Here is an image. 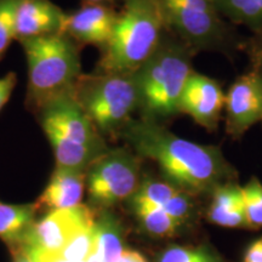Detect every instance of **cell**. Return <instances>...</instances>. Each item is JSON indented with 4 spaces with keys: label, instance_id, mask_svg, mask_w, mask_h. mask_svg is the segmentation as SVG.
<instances>
[{
    "label": "cell",
    "instance_id": "d6986e66",
    "mask_svg": "<svg viewBox=\"0 0 262 262\" xmlns=\"http://www.w3.org/2000/svg\"><path fill=\"white\" fill-rule=\"evenodd\" d=\"M220 14L233 26H245L253 33L262 29V0H212Z\"/></svg>",
    "mask_w": 262,
    "mask_h": 262
},
{
    "label": "cell",
    "instance_id": "484cf974",
    "mask_svg": "<svg viewBox=\"0 0 262 262\" xmlns=\"http://www.w3.org/2000/svg\"><path fill=\"white\" fill-rule=\"evenodd\" d=\"M242 50L247 52L248 56L262 52V29L256 33H253V35L244 41Z\"/></svg>",
    "mask_w": 262,
    "mask_h": 262
},
{
    "label": "cell",
    "instance_id": "30bf717a",
    "mask_svg": "<svg viewBox=\"0 0 262 262\" xmlns=\"http://www.w3.org/2000/svg\"><path fill=\"white\" fill-rule=\"evenodd\" d=\"M225 127L232 140L242 139L262 122V85L251 70L238 77L225 94Z\"/></svg>",
    "mask_w": 262,
    "mask_h": 262
},
{
    "label": "cell",
    "instance_id": "cb8c5ba5",
    "mask_svg": "<svg viewBox=\"0 0 262 262\" xmlns=\"http://www.w3.org/2000/svg\"><path fill=\"white\" fill-rule=\"evenodd\" d=\"M16 83H17V77L14 72L6 73L4 77L0 78V112L11 97Z\"/></svg>",
    "mask_w": 262,
    "mask_h": 262
},
{
    "label": "cell",
    "instance_id": "9a60e30c",
    "mask_svg": "<svg viewBox=\"0 0 262 262\" xmlns=\"http://www.w3.org/2000/svg\"><path fill=\"white\" fill-rule=\"evenodd\" d=\"M241 187L234 181H228L214 189L206 211L211 224L226 228H248Z\"/></svg>",
    "mask_w": 262,
    "mask_h": 262
},
{
    "label": "cell",
    "instance_id": "ffe728a7",
    "mask_svg": "<svg viewBox=\"0 0 262 262\" xmlns=\"http://www.w3.org/2000/svg\"><path fill=\"white\" fill-rule=\"evenodd\" d=\"M157 262H224L216 251L206 245L181 247L171 245L159 254Z\"/></svg>",
    "mask_w": 262,
    "mask_h": 262
},
{
    "label": "cell",
    "instance_id": "277c9868",
    "mask_svg": "<svg viewBox=\"0 0 262 262\" xmlns=\"http://www.w3.org/2000/svg\"><path fill=\"white\" fill-rule=\"evenodd\" d=\"M27 106L38 113L52 101L72 96L81 75L80 47L66 33L25 39Z\"/></svg>",
    "mask_w": 262,
    "mask_h": 262
},
{
    "label": "cell",
    "instance_id": "2e32d148",
    "mask_svg": "<svg viewBox=\"0 0 262 262\" xmlns=\"http://www.w3.org/2000/svg\"><path fill=\"white\" fill-rule=\"evenodd\" d=\"M39 208L37 203L5 204L0 202V239L9 249L26 244L35 222Z\"/></svg>",
    "mask_w": 262,
    "mask_h": 262
},
{
    "label": "cell",
    "instance_id": "8992f818",
    "mask_svg": "<svg viewBox=\"0 0 262 262\" xmlns=\"http://www.w3.org/2000/svg\"><path fill=\"white\" fill-rule=\"evenodd\" d=\"M73 97L104 139L117 140L139 108L135 73L83 74Z\"/></svg>",
    "mask_w": 262,
    "mask_h": 262
},
{
    "label": "cell",
    "instance_id": "7c38bea8",
    "mask_svg": "<svg viewBox=\"0 0 262 262\" xmlns=\"http://www.w3.org/2000/svg\"><path fill=\"white\" fill-rule=\"evenodd\" d=\"M116 19V5L83 4L79 10L67 14L63 33L79 47L95 45L102 49L112 35Z\"/></svg>",
    "mask_w": 262,
    "mask_h": 262
},
{
    "label": "cell",
    "instance_id": "5bb4252c",
    "mask_svg": "<svg viewBox=\"0 0 262 262\" xmlns=\"http://www.w3.org/2000/svg\"><path fill=\"white\" fill-rule=\"evenodd\" d=\"M86 191V170L55 166L47 187L38 198L39 211L70 209L83 204Z\"/></svg>",
    "mask_w": 262,
    "mask_h": 262
},
{
    "label": "cell",
    "instance_id": "44dd1931",
    "mask_svg": "<svg viewBox=\"0 0 262 262\" xmlns=\"http://www.w3.org/2000/svg\"><path fill=\"white\" fill-rule=\"evenodd\" d=\"M248 228H262V183L251 178L241 187Z\"/></svg>",
    "mask_w": 262,
    "mask_h": 262
},
{
    "label": "cell",
    "instance_id": "8fae6325",
    "mask_svg": "<svg viewBox=\"0 0 262 262\" xmlns=\"http://www.w3.org/2000/svg\"><path fill=\"white\" fill-rule=\"evenodd\" d=\"M224 108L225 93L221 84L193 71L180 100V113L187 114L209 133H216Z\"/></svg>",
    "mask_w": 262,
    "mask_h": 262
},
{
    "label": "cell",
    "instance_id": "7402d4cb",
    "mask_svg": "<svg viewBox=\"0 0 262 262\" xmlns=\"http://www.w3.org/2000/svg\"><path fill=\"white\" fill-rule=\"evenodd\" d=\"M96 250V233H95V222L89 227L81 229L67 245L62 249L60 255L71 262H86L94 251Z\"/></svg>",
    "mask_w": 262,
    "mask_h": 262
},
{
    "label": "cell",
    "instance_id": "ac0fdd59",
    "mask_svg": "<svg viewBox=\"0 0 262 262\" xmlns=\"http://www.w3.org/2000/svg\"><path fill=\"white\" fill-rule=\"evenodd\" d=\"M131 210L135 214L140 225L147 233L153 237H175L183 226L173 220L162 206L146 204V203L129 202Z\"/></svg>",
    "mask_w": 262,
    "mask_h": 262
},
{
    "label": "cell",
    "instance_id": "3957f363",
    "mask_svg": "<svg viewBox=\"0 0 262 262\" xmlns=\"http://www.w3.org/2000/svg\"><path fill=\"white\" fill-rule=\"evenodd\" d=\"M110 40L101 49L97 72L134 74L155 54L165 26L160 0H118Z\"/></svg>",
    "mask_w": 262,
    "mask_h": 262
},
{
    "label": "cell",
    "instance_id": "4316f807",
    "mask_svg": "<svg viewBox=\"0 0 262 262\" xmlns=\"http://www.w3.org/2000/svg\"><path fill=\"white\" fill-rule=\"evenodd\" d=\"M244 262H262V237L256 239L245 253Z\"/></svg>",
    "mask_w": 262,
    "mask_h": 262
},
{
    "label": "cell",
    "instance_id": "52a82bcc",
    "mask_svg": "<svg viewBox=\"0 0 262 262\" xmlns=\"http://www.w3.org/2000/svg\"><path fill=\"white\" fill-rule=\"evenodd\" d=\"M165 31L193 51L232 55L244 41L212 0H160Z\"/></svg>",
    "mask_w": 262,
    "mask_h": 262
},
{
    "label": "cell",
    "instance_id": "e0dca14e",
    "mask_svg": "<svg viewBox=\"0 0 262 262\" xmlns=\"http://www.w3.org/2000/svg\"><path fill=\"white\" fill-rule=\"evenodd\" d=\"M96 253L101 262H117L125 250V228L112 210L96 211Z\"/></svg>",
    "mask_w": 262,
    "mask_h": 262
},
{
    "label": "cell",
    "instance_id": "f1b7e54d",
    "mask_svg": "<svg viewBox=\"0 0 262 262\" xmlns=\"http://www.w3.org/2000/svg\"><path fill=\"white\" fill-rule=\"evenodd\" d=\"M10 251L12 255V262H34L22 247L10 249Z\"/></svg>",
    "mask_w": 262,
    "mask_h": 262
},
{
    "label": "cell",
    "instance_id": "6da1fadb",
    "mask_svg": "<svg viewBox=\"0 0 262 262\" xmlns=\"http://www.w3.org/2000/svg\"><path fill=\"white\" fill-rule=\"evenodd\" d=\"M119 139L142 160L156 163L165 181L192 196L211 194L233 181L234 171L220 147L182 139L164 124L134 118Z\"/></svg>",
    "mask_w": 262,
    "mask_h": 262
},
{
    "label": "cell",
    "instance_id": "9c48e42d",
    "mask_svg": "<svg viewBox=\"0 0 262 262\" xmlns=\"http://www.w3.org/2000/svg\"><path fill=\"white\" fill-rule=\"evenodd\" d=\"M95 219L96 211L88 204L49 211L37 220L22 247L42 253L60 254L75 234L94 225Z\"/></svg>",
    "mask_w": 262,
    "mask_h": 262
},
{
    "label": "cell",
    "instance_id": "4fadbf2b",
    "mask_svg": "<svg viewBox=\"0 0 262 262\" xmlns=\"http://www.w3.org/2000/svg\"><path fill=\"white\" fill-rule=\"evenodd\" d=\"M67 14L50 0H21L16 19V40L62 33Z\"/></svg>",
    "mask_w": 262,
    "mask_h": 262
},
{
    "label": "cell",
    "instance_id": "4dcf8cb0",
    "mask_svg": "<svg viewBox=\"0 0 262 262\" xmlns=\"http://www.w3.org/2000/svg\"><path fill=\"white\" fill-rule=\"evenodd\" d=\"M83 4H107V5H117V0H83Z\"/></svg>",
    "mask_w": 262,
    "mask_h": 262
},
{
    "label": "cell",
    "instance_id": "603a6c76",
    "mask_svg": "<svg viewBox=\"0 0 262 262\" xmlns=\"http://www.w3.org/2000/svg\"><path fill=\"white\" fill-rule=\"evenodd\" d=\"M21 0H0V55L16 40V19Z\"/></svg>",
    "mask_w": 262,
    "mask_h": 262
},
{
    "label": "cell",
    "instance_id": "7a4b0ae2",
    "mask_svg": "<svg viewBox=\"0 0 262 262\" xmlns=\"http://www.w3.org/2000/svg\"><path fill=\"white\" fill-rule=\"evenodd\" d=\"M196 52L165 31L155 54L135 72L139 118L164 124L180 116V100Z\"/></svg>",
    "mask_w": 262,
    "mask_h": 262
},
{
    "label": "cell",
    "instance_id": "ba28073f",
    "mask_svg": "<svg viewBox=\"0 0 262 262\" xmlns=\"http://www.w3.org/2000/svg\"><path fill=\"white\" fill-rule=\"evenodd\" d=\"M141 162L142 159L126 145L110 147L86 170L88 205L101 211L129 202L142 181Z\"/></svg>",
    "mask_w": 262,
    "mask_h": 262
},
{
    "label": "cell",
    "instance_id": "5b68a950",
    "mask_svg": "<svg viewBox=\"0 0 262 262\" xmlns=\"http://www.w3.org/2000/svg\"><path fill=\"white\" fill-rule=\"evenodd\" d=\"M57 166L88 170L110 146L72 96L52 101L38 112Z\"/></svg>",
    "mask_w": 262,
    "mask_h": 262
},
{
    "label": "cell",
    "instance_id": "d4e9b609",
    "mask_svg": "<svg viewBox=\"0 0 262 262\" xmlns=\"http://www.w3.org/2000/svg\"><path fill=\"white\" fill-rule=\"evenodd\" d=\"M27 251L29 256L34 262H71L62 256L60 254H51V253H42V251L33 250V249L22 247Z\"/></svg>",
    "mask_w": 262,
    "mask_h": 262
},
{
    "label": "cell",
    "instance_id": "1f68e13d",
    "mask_svg": "<svg viewBox=\"0 0 262 262\" xmlns=\"http://www.w3.org/2000/svg\"><path fill=\"white\" fill-rule=\"evenodd\" d=\"M2 56H3V55H0V58H2Z\"/></svg>",
    "mask_w": 262,
    "mask_h": 262
},
{
    "label": "cell",
    "instance_id": "83f0119b",
    "mask_svg": "<svg viewBox=\"0 0 262 262\" xmlns=\"http://www.w3.org/2000/svg\"><path fill=\"white\" fill-rule=\"evenodd\" d=\"M117 262H148L146 257L142 254L136 250H130V249H125L124 253L120 255Z\"/></svg>",
    "mask_w": 262,
    "mask_h": 262
},
{
    "label": "cell",
    "instance_id": "f546056e",
    "mask_svg": "<svg viewBox=\"0 0 262 262\" xmlns=\"http://www.w3.org/2000/svg\"><path fill=\"white\" fill-rule=\"evenodd\" d=\"M249 58H250L251 62V70L256 72L258 79H260V83L262 85V52H260V54L250 55Z\"/></svg>",
    "mask_w": 262,
    "mask_h": 262
}]
</instances>
